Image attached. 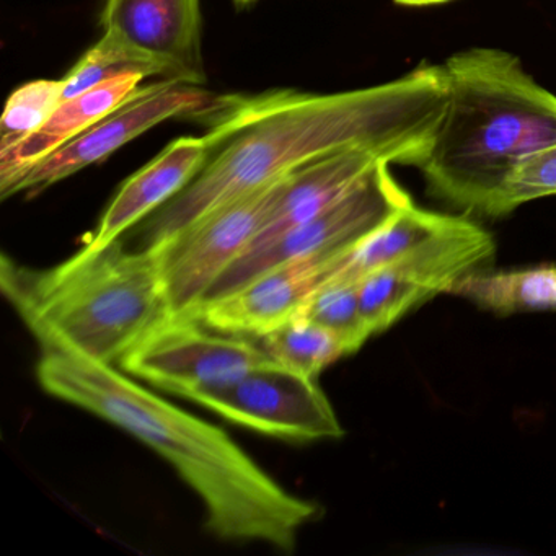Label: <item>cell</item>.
Instances as JSON below:
<instances>
[{"label": "cell", "instance_id": "7402d4cb", "mask_svg": "<svg viewBox=\"0 0 556 556\" xmlns=\"http://www.w3.org/2000/svg\"><path fill=\"white\" fill-rule=\"evenodd\" d=\"M393 2L403 8H431V5L447 4L452 0H393Z\"/></svg>", "mask_w": 556, "mask_h": 556}, {"label": "cell", "instance_id": "44dd1931", "mask_svg": "<svg viewBox=\"0 0 556 556\" xmlns=\"http://www.w3.org/2000/svg\"><path fill=\"white\" fill-rule=\"evenodd\" d=\"M556 197V142L523 159L507 178L503 216L540 198Z\"/></svg>", "mask_w": 556, "mask_h": 556}, {"label": "cell", "instance_id": "9a60e30c", "mask_svg": "<svg viewBox=\"0 0 556 556\" xmlns=\"http://www.w3.org/2000/svg\"><path fill=\"white\" fill-rule=\"evenodd\" d=\"M457 217L421 210L415 203H409L379 229L344 252L338 258L333 278L359 281L367 273L396 262L432 237L444 232Z\"/></svg>", "mask_w": 556, "mask_h": 556}, {"label": "cell", "instance_id": "7a4b0ae2", "mask_svg": "<svg viewBox=\"0 0 556 556\" xmlns=\"http://www.w3.org/2000/svg\"><path fill=\"white\" fill-rule=\"evenodd\" d=\"M41 389L118 426L157 452L200 496L206 527L227 542L294 552L318 506L286 490L224 429L155 395L119 367L66 353H41Z\"/></svg>", "mask_w": 556, "mask_h": 556}, {"label": "cell", "instance_id": "30bf717a", "mask_svg": "<svg viewBox=\"0 0 556 556\" xmlns=\"http://www.w3.org/2000/svg\"><path fill=\"white\" fill-rule=\"evenodd\" d=\"M103 34L164 67L167 79L206 83L201 0H105Z\"/></svg>", "mask_w": 556, "mask_h": 556}, {"label": "cell", "instance_id": "603a6c76", "mask_svg": "<svg viewBox=\"0 0 556 556\" xmlns=\"http://www.w3.org/2000/svg\"><path fill=\"white\" fill-rule=\"evenodd\" d=\"M237 5H250L253 4V2H256V0H233Z\"/></svg>", "mask_w": 556, "mask_h": 556}, {"label": "cell", "instance_id": "e0dca14e", "mask_svg": "<svg viewBox=\"0 0 556 556\" xmlns=\"http://www.w3.org/2000/svg\"><path fill=\"white\" fill-rule=\"evenodd\" d=\"M256 341L273 363L312 379H317L318 374L341 357L354 353L340 334L301 315L256 338Z\"/></svg>", "mask_w": 556, "mask_h": 556}, {"label": "cell", "instance_id": "8992f818", "mask_svg": "<svg viewBox=\"0 0 556 556\" xmlns=\"http://www.w3.org/2000/svg\"><path fill=\"white\" fill-rule=\"evenodd\" d=\"M286 178L230 201L180 232L152 243L162 252V273L172 317H193L220 276L252 245L278 203Z\"/></svg>", "mask_w": 556, "mask_h": 556}, {"label": "cell", "instance_id": "ac0fdd59", "mask_svg": "<svg viewBox=\"0 0 556 556\" xmlns=\"http://www.w3.org/2000/svg\"><path fill=\"white\" fill-rule=\"evenodd\" d=\"M125 74H141L146 79H167L164 67L126 47L116 38L103 34L102 38L74 64L66 77H63L64 100Z\"/></svg>", "mask_w": 556, "mask_h": 556}, {"label": "cell", "instance_id": "277c9868", "mask_svg": "<svg viewBox=\"0 0 556 556\" xmlns=\"http://www.w3.org/2000/svg\"><path fill=\"white\" fill-rule=\"evenodd\" d=\"M0 288L21 315L41 353H66L106 366L123 359L172 317L159 247L126 250L122 240L84 247L47 269L9 256Z\"/></svg>", "mask_w": 556, "mask_h": 556}, {"label": "cell", "instance_id": "9c48e42d", "mask_svg": "<svg viewBox=\"0 0 556 556\" xmlns=\"http://www.w3.org/2000/svg\"><path fill=\"white\" fill-rule=\"evenodd\" d=\"M269 361L253 338L211 330L193 317H170L118 367L139 382L188 399Z\"/></svg>", "mask_w": 556, "mask_h": 556}, {"label": "cell", "instance_id": "ffe728a7", "mask_svg": "<svg viewBox=\"0 0 556 556\" xmlns=\"http://www.w3.org/2000/svg\"><path fill=\"white\" fill-rule=\"evenodd\" d=\"M63 100V79L31 80L18 87L0 119V149L12 148L37 132Z\"/></svg>", "mask_w": 556, "mask_h": 556}, {"label": "cell", "instance_id": "ba28073f", "mask_svg": "<svg viewBox=\"0 0 556 556\" xmlns=\"http://www.w3.org/2000/svg\"><path fill=\"white\" fill-rule=\"evenodd\" d=\"M216 102L217 97L206 90L175 79H161L139 87L118 109L25 172L11 187L0 191V197L8 200L15 194L47 190L84 168L105 161L118 149L168 119L201 118Z\"/></svg>", "mask_w": 556, "mask_h": 556}, {"label": "cell", "instance_id": "d6986e66", "mask_svg": "<svg viewBox=\"0 0 556 556\" xmlns=\"http://www.w3.org/2000/svg\"><path fill=\"white\" fill-rule=\"evenodd\" d=\"M298 315L340 334L354 353L372 337L361 314L359 288L353 279H328L308 295Z\"/></svg>", "mask_w": 556, "mask_h": 556}, {"label": "cell", "instance_id": "8fae6325", "mask_svg": "<svg viewBox=\"0 0 556 556\" xmlns=\"http://www.w3.org/2000/svg\"><path fill=\"white\" fill-rule=\"evenodd\" d=\"M343 253L295 260L268 269L230 294L204 302L193 318L211 330L256 340L295 317L308 295L333 278Z\"/></svg>", "mask_w": 556, "mask_h": 556}, {"label": "cell", "instance_id": "5bb4252c", "mask_svg": "<svg viewBox=\"0 0 556 556\" xmlns=\"http://www.w3.org/2000/svg\"><path fill=\"white\" fill-rule=\"evenodd\" d=\"M144 79L141 74H125L63 100L37 132L12 148L0 149V191L118 109Z\"/></svg>", "mask_w": 556, "mask_h": 556}, {"label": "cell", "instance_id": "52a82bcc", "mask_svg": "<svg viewBox=\"0 0 556 556\" xmlns=\"http://www.w3.org/2000/svg\"><path fill=\"white\" fill-rule=\"evenodd\" d=\"M187 400L227 421L281 441H330L344 434L317 379L273 361L226 382L197 390Z\"/></svg>", "mask_w": 556, "mask_h": 556}, {"label": "cell", "instance_id": "2e32d148", "mask_svg": "<svg viewBox=\"0 0 556 556\" xmlns=\"http://www.w3.org/2000/svg\"><path fill=\"white\" fill-rule=\"evenodd\" d=\"M451 294L500 315L556 311V265L475 271L465 276Z\"/></svg>", "mask_w": 556, "mask_h": 556}, {"label": "cell", "instance_id": "3957f363", "mask_svg": "<svg viewBox=\"0 0 556 556\" xmlns=\"http://www.w3.org/2000/svg\"><path fill=\"white\" fill-rule=\"evenodd\" d=\"M444 115L415 165L432 197L465 213L503 217L514 168L556 142V96L497 48H470L441 64Z\"/></svg>", "mask_w": 556, "mask_h": 556}, {"label": "cell", "instance_id": "7c38bea8", "mask_svg": "<svg viewBox=\"0 0 556 556\" xmlns=\"http://www.w3.org/2000/svg\"><path fill=\"white\" fill-rule=\"evenodd\" d=\"M211 157L206 138H178L119 188L86 245L103 249L122 240L136 224L170 203Z\"/></svg>", "mask_w": 556, "mask_h": 556}, {"label": "cell", "instance_id": "6da1fadb", "mask_svg": "<svg viewBox=\"0 0 556 556\" xmlns=\"http://www.w3.org/2000/svg\"><path fill=\"white\" fill-rule=\"evenodd\" d=\"M441 64H419L399 79L337 93L273 90L217 97L201 116L210 161L146 227L162 242L211 211L262 190L317 159L353 148L379 149L416 165L447 106Z\"/></svg>", "mask_w": 556, "mask_h": 556}, {"label": "cell", "instance_id": "4fadbf2b", "mask_svg": "<svg viewBox=\"0 0 556 556\" xmlns=\"http://www.w3.org/2000/svg\"><path fill=\"white\" fill-rule=\"evenodd\" d=\"M380 162L395 164V159L379 149L353 148L317 159L292 172L286 178L281 197L268 220L247 250L266 245L314 219L344 197Z\"/></svg>", "mask_w": 556, "mask_h": 556}, {"label": "cell", "instance_id": "5b68a950", "mask_svg": "<svg viewBox=\"0 0 556 556\" xmlns=\"http://www.w3.org/2000/svg\"><path fill=\"white\" fill-rule=\"evenodd\" d=\"M390 162H380L337 203L308 223L282 233L266 245L243 252L220 276L204 302L230 294L262 273L285 263L353 249L400 210L413 203L409 194L390 174Z\"/></svg>", "mask_w": 556, "mask_h": 556}]
</instances>
